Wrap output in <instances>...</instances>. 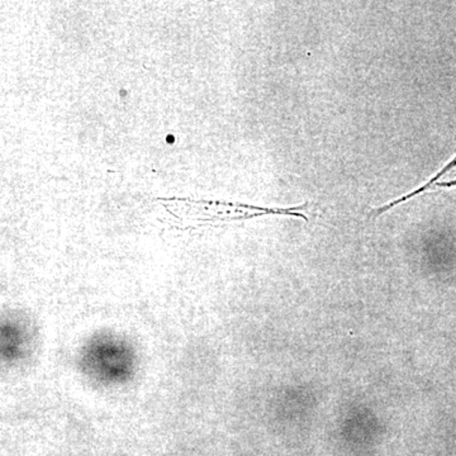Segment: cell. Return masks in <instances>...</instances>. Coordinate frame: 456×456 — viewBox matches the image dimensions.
I'll list each match as a JSON object with an SVG mask.
<instances>
[{
	"mask_svg": "<svg viewBox=\"0 0 456 456\" xmlns=\"http://www.w3.org/2000/svg\"><path fill=\"white\" fill-rule=\"evenodd\" d=\"M456 185V158L448 165V167H444L443 170L440 171L437 175H435L434 178L430 180V182L426 183L425 185L416 189L415 191H411L407 196L398 198V200H393V202L388 204H384L383 207H379V208L375 209L374 217L377 216L382 215V213L388 211V209H392L393 207L398 206V204L406 202L408 200H412L419 194L428 193V191H434L436 189L443 188H450L455 187Z\"/></svg>",
	"mask_w": 456,
	"mask_h": 456,
	"instance_id": "obj_1",
	"label": "cell"
}]
</instances>
